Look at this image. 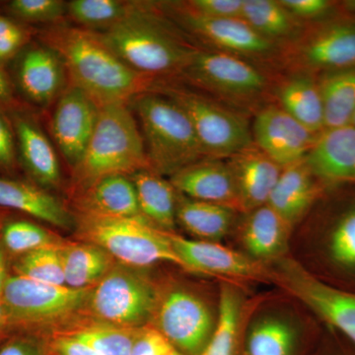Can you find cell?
<instances>
[{
    "label": "cell",
    "mask_w": 355,
    "mask_h": 355,
    "mask_svg": "<svg viewBox=\"0 0 355 355\" xmlns=\"http://www.w3.org/2000/svg\"><path fill=\"white\" fill-rule=\"evenodd\" d=\"M41 39L62 58L72 85L100 107L128 104L153 85V77L125 64L97 33L60 23L42 32Z\"/></svg>",
    "instance_id": "6da1fadb"
},
{
    "label": "cell",
    "mask_w": 355,
    "mask_h": 355,
    "mask_svg": "<svg viewBox=\"0 0 355 355\" xmlns=\"http://www.w3.org/2000/svg\"><path fill=\"white\" fill-rule=\"evenodd\" d=\"M97 34L125 64L153 78L182 74L200 50L166 20L157 6L144 2H133L125 17Z\"/></svg>",
    "instance_id": "7a4b0ae2"
},
{
    "label": "cell",
    "mask_w": 355,
    "mask_h": 355,
    "mask_svg": "<svg viewBox=\"0 0 355 355\" xmlns=\"http://www.w3.org/2000/svg\"><path fill=\"white\" fill-rule=\"evenodd\" d=\"M151 169L141 132L128 104L100 109L95 132L80 161L73 168L74 181L86 188L112 175L132 176Z\"/></svg>",
    "instance_id": "3957f363"
},
{
    "label": "cell",
    "mask_w": 355,
    "mask_h": 355,
    "mask_svg": "<svg viewBox=\"0 0 355 355\" xmlns=\"http://www.w3.org/2000/svg\"><path fill=\"white\" fill-rule=\"evenodd\" d=\"M132 105L142 128V139L151 170L170 175L207 158L190 119L165 95L146 92Z\"/></svg>",
    "instance_id": "277c9868"
},
{
    "label": "cell",
    "mask_w": 355,
    "mask_h": 355,
    "mask_svg": "<svg viewBox=\"0 0 355 355\" xmlns=\"http://www.w3.org/2000/svg\"><path fill=\"white\" fill-rule=\"evenodd\" d=\"M80 235L123 265L142 268L154 263H170L184 270L167 232L154 227L146 219L83 216Z\"/></svg>",
    "instance_id": "5b68a950"
},
{
    "label": "cell",
    "mask_w": 355,
    "mask_h": 355,
    "mask_svg": "<svg viewBox=\"0 0 355 355\" xmlns=\"http://www.w3.org/2000/svg\"><path fill=\"white\" fill-rule=\"evenodd\" d=\"M159 289L141 268L114 266L91 289L88 307L105 324L139 329L153 320Z\"/></svg>",
    "instance_id": "8992f818"
},
{
    "label": "cell",
    "mask_w": 355,
    "mask_h": 355,
    "mask_svg": "<svg viewBox=\"0 0 355 355\" xmlns=\"http://www.w3.org/2000/svg\"><path fill=\"white\" fill-rule=\"evenodd\" d=\"M311 256L315 275L355 293V196L336 200L313 232Z\"/></svg>",
    "instance_id": "52a82bcc"
},
{
    "label": "cell",
    "mask_w": 355,
    "mask_h": 355,
    "mask_svg": "<svg viewBox=\"0 0 355 355\" xmlns=\"http://www.w3.org/2000/svg\"><path fill=\"white\" fill-rule=\"evenodd\" d=\"M275 282L303 303L321 321L355 345V293L318 279L310 270L286 256L268 265Z\"/></svg>",
    "instance_id": "ba28073f"
},
{
    "label": "cell",
    "mask_w": 355,
    "mask_h": 355,
    "mask_svg": "<svg viewBox=\"0 0 355 355\" xmlns=\"http://www.w3.org/2000/svg\"><path fill=\"white\" fill-rule=\"evenodd\" d=\"M91 288L53 286L11 275L2 303L10 326L39 327L67 319L88 305Z\"/></svg>",
    "instance_id": "9c48e42d"
},
{
    "label": "cell",
    "mask_w": 355,
    "mask_h": 355,
    "mask_svg": "<svg viewBox=\"0 0 355 355\" xmlns=\"http://www.w3.org/2000/svg\"><path fill=\"white\" fill-rule=\"evenodd\" d=\"M162 91L189 116L207 157L228 159L254 144L252 130L240 114L187 89L170 86Z\"/></svg>",
    "instance_id": "30bf717a"
},
{
    "label": "cell",
    "mask_w": 355,
    "mask_h": 355,
    "mask_svg": "<svg viewBox=\"0 0 355 355\" xmlns=\"http://www.w3.org/2000/svg\"><path fill=\"white\" fill-rule=\"evenodd\" d=\"M218 306L186 287L159 291L153 320L167 340L184 355H200L216 327Z\"/></svg>",
    "instance_id": "8fae6325"
},
{
    "label": "cell",
    "mask_w": 355,
    "mask_h": 355,
    "mask_svg": "<svg viewBox=\"0 0 355 355\" xmlns=\"http://www.w3.org/2000/svg\"><path fill=\"white\" fill-rule=\"evenodd\" d=\"M289 44L286 58L296 71L324 73L355 67V16L314 23Z\"/></svg>",
    "instance_id": "7c38bea8"
},
{
    "label": "cell",
    "mask_w": 355,
    "mask_h": 355,
    "mask_svg": "<svg viewBox=\"0 0 355 355\" xmlns=\"http://www.w3.org/2000/svg\"><path fill=\"white\" fill-rule=\"evenodd\" d=\"M182 74L198 87L233 99L256 97L268 85L258 67L244 58L218 51L198 50Z\"/></svg>",
    "instance_id": "4fadbf2b"
},
{
    "label": "cell",
    "mask_w": 355,
    "mask_h": 355,
    "mask_svg": "<svg viewBox=\"0 0 355 355\" xmlns=\"http://www.w3.org/2000/svg\"><path fill=\"white\" fill-rule=\"evenodd\" d=\"M168 6L180 27L222 53L245 60L270 58L279 51L277 43L261 36L242 18L205 17L176 2Z\"/></svg>",
    "instance_id": "5bb4252c"
},
{
    "label": "cell",
    "mask_w": 355,
    "mask_h": 355,
    "mask_svg": "<svg viewBox=\"0 0 355 355\" xmlns=\"http://www.w3.org/2000/svg\"><path fill=\"white\" fill-rule=\"evenodd\" d=\"M168 238L184 270L228 280H268V266L252 260L241 252L223 246L218 242L190 240L167 233Z\"/></svg>",
    "instance_id": "9a60e30c"
},
{
    "label": "cell",
    "mask_w": 355,
    "mask_h": 355,
    "mask_svg": "<svg viewBox=\"0 0 355 355\" xmlns=\"http://www.w3.org/2000/svg\"><path fill=\"white\" fill-rule=\"evenodd\" d=\"M101 107L70 84L58 98L51 120V132L58 150L72 169L87 148L95 132Z\"/></svg>",
    "instance_id": "2e32d148"
},
{
    "label": "cell",
    "mask_w": 355,
    "mask_h": 355,
    "mask_svg": "<svg viewBox=\"0 0 355 355\" xmlns=\"http://www.w3.org/2000/svg\"><path fill=\"white\" fill-rule=\"evenodd\" d=\"M319 135L301 125L279 106L261 109L252 128L254 146L282 169L304 160Z\"/></svg>",
    "instance_id": "e0dca14e"
},
{
    "label": "cell",
    "mask_w": 355,
    "mask_h": 355,
    "mask_svg": "<svg viewBox=\"0 0 355 355\" xmlns=\"http://www.w3.org/2000/svg\"><path fill=\"white\" fill-rule=\"evenodd\" d=\"M170 183L184 197L240 211L234 178L227 162L203 158L173 174Z\"/></svg>",
    "instance_id": "ac0fdd59"
},
{
    "label": "cell",
    "mask_w": 355,
    "mask_h": 355,
    "mask_svg": "<svg viewBox=\"0 0 355 355\" xmlns=\"http://www.w3.org/2000/svg\"><path fill=\"white\" fill-rule=\"evenodd\" d=\"M304 161L324 187L355 184V128L324 130Z\"/></svg>",
    "instance_id": "d6986e66"
},
{
    "label": "cell",
    "mask_w": 355,
    "mask_h": 355,
    "mask_svg": "<svg viewBox=\"0 0 355 355\" xmlns=\"http://www.w3.org/2000/svg\"><path fill=\"white\" fill-rule=\"evenodd\" d=\"M236 184L240 211L248 212L268 203L282 168L254 144L228 158Z\"/></svg>",
    "instance_id": "ffe728a7"
},
{
    "label": "cell",
    "mask_w": 355,
    "mask_h": 355,
    "mask_svg": "<svg viewBox=\"0 0 355 355\" xmlns=\"http://www.w3.org/2000/svg\"><path fill=\"white\" fill-rule=\"evenodd\" d=\"M17 74L23 92L33 102L43 106L58 99L67 87L64 62L44 44L33 46L23 53Z\"/></svg>",
    "instance_id": "44dd1931"
},
{
    "label": "cell",
    "mask_w": 355,
    "mask_h": 355,
    "mask_svg": "<svg viewBox=\"0 0 355 355\" xmlns=\"http://www.w3.org/2000/svg\"><path fill=\"white\" fill-rule=\"evenodd\" d=\"M324 188L305 161H299L282 169L266 205L293 228L307 216L321 197Z\"/></svg>",
    "instance_id": "7402d4cb"
},
{
    "label": "cell",
    "mask_w": 355,
    "mask_h": 355,
    "mask_svg": "<svg viewBox=\"0 0 355 355\" xmlns=\"http://www.w3.org/2000/svg\"><path fill=\"white\" fill-rule=\"evenodd\" d=\"M247 214L240 235L244 254L265 266L286 257L291 226L268 205Z\"/></svg>",
    "instance_id": "603a6c76"
},
{
    "label": "cell",
    "mask_w": 355,
    "mask_h": 355,
    "mask_svg": "<svg viewBox=\"0 0 355 355\" xmlns=\"http://www.w3.org/2000/svg\"><path fill=\"white\" fill-rule=\"evenodd\" d=\"M301 328L296 318L282 310L258 313L244 331L246 355H296Z\"/></svg>",
    "instance_id": "cb8c5ba5"
},
{
    "label": "cell",
    "mask_w": 355,
    "mask_h": 355,
    "mask_svg": "<svg viewBox=\"0 0 355 355\" xmlns=\"http://www.w3.org/2000/svg\"><path fill=\"white\" fill-rule=\"evenodd\" d=\"M79 200L83 216L97 218H142L137 191L130 177L112 175L83 189Z\"/></svg>",
    "instance_id": "d4e9b609"
},
{
    "label": "cell",
    "mask_w": 355,
    "mask_h": 355,
    "mask_svg": "<svg viewBox=\"0 0 355 355\" xmlns=\"http://www.w3.org/2000/svg\"><path fill=\"white\" fill-rule=\"evenodd\" d=\"M14 132L23 165L33 179L44 188H55L60 183L58 154L43 130L29 116L16 114Z\"/></svg>",
    "instance_id": "484cf974"
},
{
    "label": "cell",
    "mask_w": 355,
    "mask_h": 355,
    "mask_svg": "<svg viewBox=\"0 0 355 355\" xmlns=\"http://www.w3.org/2000/svg\"><path fill=\"white\" fill-rule=\"evenodd\" d=\"M0 207L19 210L58 228L73 225L71 214L58 198L24 182L0 178Z\"/></svg>",
    "instance_id": "4316f807"
},
{
    "label": "cell",
    "mask_w": 355,
    "mask_h": 355,
    "mask_svg": "<svg viewBox=\"0 0 355 355\" xmlns=\"http://www.w3.org/2000/svg\"><path fill=\"white\" fill-rule=\"evenodd\" d=\"M130 179L137 191L141 216L159 230L174 233L177 223L176 189L151 169L135 173Z\"/></svg>",
    "instance_id": "83f0119b"
},
{
    "label": "cell",
    "mask_w": 355,
    "mask_h": 355,
    "mask_svg": "<svg viewBox=\"0 0 355 355\" xmlns=\"http://www.w3.org/2000/svg\"><path fill=\"white\" fill-rule=\"evenodd\" d=\"M279 107L311 132L324 130L323 104L316 78L308 72L296 71L277 88Z\"/></svg>",
    "instance_id": "f1b7e54d"
},
{
    "label": "cell",
    "mask_w": 355,
    "mask_h": 355,
    "mask_svg": "<svg viewBox=\"0 0 355 355\" xmlns=\"http://www.w3.org/2000/svg\"><path fill=\"white\" fill-rule=\"evenodd\" d=\"M244 305L237 286L222 282L216 327L200 355H240L244 340Z\"/></svg>",
    "instance_id": "f546056e"
},
{
    "label": "cell",
    "mask_w": 355,
    "mask_h": 355,
    "mask_svg": "<svg viewBox=\"0 0 355 355\" xmlns=\"http://www.w3.org/2000/svg\"><path fill=\"white\" fill-rule=\"evenodd\" d=\"M234 217L235 210L229 207L193 200L178 193L177 222L202 241L217 242L225 238Z\"/></svg>",
    "instance_id": "4dcf8cb0"
},
{
    "label": "cell",
    "mask_w": 355,
    "mask_h": 355,
    "mask_svg": "<svg viewBox=\"0 0 355 355\" xmlns=\"http://www.w3.org/2000/svg\"><path fill=\"white\" fill-rule=\"evenodd\" d=\"M324 130L347 127L355 113V67L324 72L317 79Z\"/></svg>",
    "instance_id": "1f68e13d"
},
{
    "label": "cell",
    "mask_w": 355,
    "mask_h": 355,
    "mask_svg": "<svg viewBox=\"0 0 355 355\" xmlns=\"http://www.w3.org/2000/svg\"><path fill=\"white\" fill-rule=\"evenodd\" d=\"M65 286L91 288L114 266V259L92 243L60 245Z\"/></svg>",
    "instance_id": "d6a6232c"
},
{
    "label": "cell",
    "mask_w": 355,
    "mask_h": 355,
    "mask_svg": "<svg viewBox=\"0 0 355 355\" xmlns=\"http://www.w3.org/2000/svg\"><path fill=\"white\" fill-rule=\"evenodd\" d=\"M242 19L277 44L291 43L304 29L302 22L275 0H244Z\"/></svg>",
    "instance_id": "836d02e7"
},
{
    "label": "cell",
    "mask_w": 355,
    "mask_h": 355,
    "mask_svg": "<svg viewBox=\"0 0 355 355\" xmlns=\"http://www.w3.org/2000/svg\"><path fill=\"white\" fill-rule=\"evenodd\" d=\"M135 1L121 0H72L67 13L77 24L89 31L102 33L128 15Z\"/></svg>",
    "instance_id": "e575fe53"
},
{
    "label": "cell",
    "mask_w": 355,
    "mask_h": 355,
    "mask_svg": "<svg viewBox=\"0 0 355 355\" xmlns=\"http://www.w3.org/2000/svg\"><path fill=\"white\" fill-rule=\"evenodd\" d=\"M60 245H51L20 256L14 265L16 275L42 284L65 286Z\"/></svg>",
    "instance_id": "d590c367"
},
{
    "label": "cell",
    "mask_w": 355,
    "mask_h": 355,
    "mask_svg": "<svg viewBox=\"0 0 355 355\" xmlns=\"http://www.w3.org/2000/svg\"><path fill=\"white\" fill-rule=\"evenodd\" d=\"M135 330L104 324L88 327L71 336L100 355H132Z\"/></svg>",
    "instance_id": "8d00e7d4"
},
{
    "label": "cell",
    "mask_w": 355,
    "mask_h": 355,
    "mask_svg": "<svg viewBox=\"0 0 355 355\" xmlns=\"http://www.w3.org/2000/svg\"><path fill=\"white\" fill-rule=\"evenodd\" d=\"M2 241L9 252L19 256L60 243L50 231L27 220L6 223L2 230Z\"/></svg>",
    "instance_id": "74e56055"
},
{
    "label": "cell",
    "mask_w": 355,
    "mask_h": 355,
    "mask_svg": "<svg viewBox=\"0 0 355 355\" xmlns=\"http://www.w3.org/2000/svg\"><path fill=\"white\" fill-rule=\"evenodd\" d=\"M8 6L20 19L51 26L57 25L67 13V2L62 0H13Z\"/></svg>",
    "instance_id": "f35d334b"
},
{
    "label": "cell",
    "mask_w": 355,
    "mask_h": 355,
    "mask_svg": "<svg viewBox=\"0 0 355 355\" xmlns=\"http://www.w3.org/2000/svg\"><path fill=\"white\" fill-rule=\"evenodd\" d=\"M132 355H184L154 327L135 330Z\"/></svg>",
    "instance_id": "ab89813d"
},
{
    "label": "cell",
    "mask_w": 355,
    "mask_h": 355,
    "mask_svg": "<svg viewBox=\"0 0 355 355\" xmlns=\"http://www.w3.org/2000/svg\"><path fill=\"white\" fill-rule=\"evenodd\" d=\"M184 8L209 18H242L244 0H191L180 2Z\"/></svg>",
    "instance_id": "60d3db41"
},
{
    "label": "cell",
    "mask_w": 355,
    "mask_h": 355,
    "mask_svg": "<svg viewBox=\"0 0 355 355\" xmlns=\"http://www.w3.org/2000/svg\"><path fill=\"white\" fill-rule=\"evenodd\" d=\"M298 20H322L328 17L335 4L328 0H280Z\"/></svg>",
    "instance_id": "b9f144b4"
},
{
    "label": "cell",
    "mask_w": 355,
    "mask_h": 355,
    "mask_svg": "<svg viewBox=\"0 0 355 355\" xmlns=\"http://www.w3.org/2000/svg\"><path fill=\"white\" fill-rule=\"evenodd\" d=\"M26 33L13 21L0 16V62L12 58L24 44Z\"/></svg>",
    "instance_id": "7bdbcfd3"
},
{
    "label": "cell",
    "mask_w": 355,
    "mask_h": 355,
    "mask_svg": "<svg viewBox=\"0 0 355 355\" xmlns=\"http://www.w3.org/2000/svg\"><path fill=\"white\" fill-rule=\"evenodd\" d=\"M12 130L6 116L0 112V167L7 170L15 166L17 156L15 132Z\"/></svg>",
    "instance_id": "ee69618b"
},
{
    "label": "cell",
    "mask_w": 355,
    "mask_h": 355,
    "mask_svg": "<svg viewBox=\"0 0 355 355\" xmlns=\"http://www.w3.org/2000/svg\"><path fill=\"white\" fill-rule=\"evenodd\" d=\"M0 355H46L43 345L31 336H17L0 347Z\"/></svg>",
    "instance_id": "f6af8a7d"
},
{
    "label": "cell",
    "mask_w": 355,
    "mask_h": 355,
    "mask_svg": "<svg viewBox=\"0 0 355 355\" xmlns=\"http://www.w3.org/2000/svg\"><path fill=\"white\" fill-rule=\"evenodd\" d=\"M55 349L60 355H100L87 343L77 340L73 336L58 338L55 342Z\"/></svg>",
    "instance_id": "bcb514c9"
},
{
    "label": "cell",
    "mask_w": 355,
    "mask_h": 355,
    "mask_svg": "<svg viewBox=\"0 0 355 355\" xmlns=\"http://www.w3.org/2000/svg\"><path fill=\"white\" fill-rule=\"evenodd\" d=\"M12 89L3 70L0 69V105L10 104L12 102Z\"/></svg>",
    "instance_id": "7dc6e473"
},
{
    "label": "cell",
    "mask_w": 355,
    "mask_h": 355,
    "mask_svg": "<svg viewBox=\"0 0 355 355\" xmlns=\"http://www.w3.org/2000/svg\"><path fill=\"white\" fill-rule=\"evenodd\" d=\"M9 279L7 273V263L6 253L3 249L0 247V299L3 295L4 288H6L7 280Z\"/></svg>",
    "instance_id": "c3c4849f"
},
{
    "label": "cell",
    "mask_w": 355,
    "mask_h": 355,
    "mask_svg": "<svg viewBox=\"0 0 355 355\" xmlns=\"http://www.w3.org/2000/svg\"><path fill=\"white\" fill-rule=\"evenodd\" d=\"M8 327H10L8 315H7L6 307H4L2 300L0 299V335H1Z\"/></svg>",
    "instance_id": "681fc988"
},
{
    "label": "cell",
    "mask_w": 355,
    "mask_h": 355,
    "mask_svg": "<svg viewBox=\"0 0 355 355\" xmlns=\"http://www.w3.org/2000/svg\"><path fill=\"white\" fill-rule=\"evenodd\" d=\"M323 355H349L347 354L343 349H334L328 350V352H324Z\"/></svg>",
    "instance_id": "f907efd6"
},
{
    "label": "cell",
    "mask_w": 355,
    "mask_h": 355,
    "mask_svg": "<svg viewBox=\"0 0 355 355\" xmlns=\"http://www.w3.org/2000/svg\"><path fill=\"white\" fill-rule=\"evenodd\" d=\"M350 125H352V127L355 128V113L354 114V118H352V123H350Z\"/></svg>",
    "instance_id": "816d5d0a"
}]
</instances>
